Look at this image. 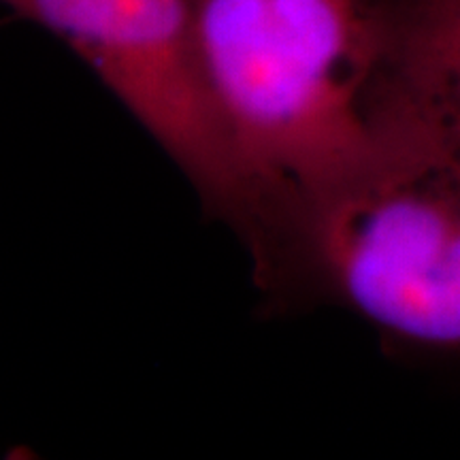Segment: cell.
<instances>
[{
    "instance_id": "1",
    "label": "cell",
    "mask_w": 460,
    "mask_h": 460,
    "mask_svg": "<svg viewBox=\"0 0 460 460\" xmlns=\"http://www.w3.org/2000/svg\"><path fill=\"white\" fill-rule=\"evenodd\" d=\"M284 303L332 305L413 352L460 358V164L377 146L345 180L295 197L250 247Z\"/></svg>"
},
{
    "instance_id": "2",
    "label": "cell",
    "mask_w": 460,
    "mask_h": 460,
    "mask_svg": "<svg viewBox=\"0 0 460 460\" xmlns=\"http://www.w3.org/2000/svg\"><path fill=\"white\" fill-rule=\"evenodd\" d=\"M200 51L261 217L376 156L379 0H192Z\"/></svg>"
},
{
    "instance_id": "3",
    "label": "cell",
    "mask_w": 460,
    "mask_h": 460,
    "mask_svg": "<svg viewBox=\"0 0 460 460\" xmlns=\"http://www.w3.org/2000/svg\"><path fill=\"white\" fill-rule=\"evenodd\" d=\"M13 13L60 39L243 243L261 203L200 51L192 0H20Z\"/></svg>"
},
{
    "instance_id": "4",
    "label": "cell",
    "mask_w": 460,
    "mask_h": 460,
    "mask_svg": "<svg viewBox=\"0 0 460 460\" xmlns=\"http://www.w3.org/2000/svg\"><path fill=\"white\" fill-rule=\"evenodd\" d=\"M367 115L379 146L460 164V0H379Z\"/></svg>"
},
{
    "instance_id": "5",
    "label": "cell",
    "mask_w": 460,
    "mask_h": 460,
    "mask_svg": "<svg viewBox=\"0 0 460 460\" xmlns=\"http://www.w3.org/2000/svg\"><path fill=\"white\" fill-rule=\"evenodd\" d=\"M3 3L7 4V7H9L11 11H13V9L17 7V3H20V0H3Z\"/></svg>"
}]
</instances>
